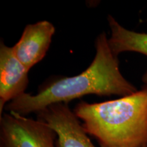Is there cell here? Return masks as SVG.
Listing matches in <instances>:
<instances>
[{"instance_id": "obj_1", "label": "cell", "mask_w": 147, "mask_h": 147, "mask_svg": "<svg viewBox=\"0 0 147 147\" xmlns=\"http://www.w3.org/2000/svg\"><path fill=\"white\" fill-rule=\"evenodd\" d=\"M93 60L82 72L48 82L40 87L35 95L25 93L8 103L4 110L26 117L29 114H38L52 104H68L85 95L123 97L136 92L135 85L121 72L118 55L111 50L104 32L97 36Z\"/></svg>"}, {"instance_id": "obj_2", "label": "cell", "mask_w": 147, "mask_h": 147, "mask_svg": "<svg viewBox=\"0 0 147 147\" xmlns=\"http://www.w3.org/2000/svg\"><path fill=\"white\" fill-rule=\"evenodd\" d=\"M73 111L100 147L147 146V85L117 100L81 101Z\"/></svg>"}, {"instance_id": "obj_3", "label": "cell", "mask_w": 147, "mask_h": 147, "mask_svg": "<svg viewBox=\"0 0 147 147\" xmlns=\"http://www.w3.org/2000/svg\"><path fill=\"white\" fill-rule=\"evenodd\" d=\"M57 134L49 125L16 113L0 116V147H57Z\"/></svg>"}, {"instance_id": "obj_4", "label": "cell", "mask_w": 147, "mask_h": 147, "mask_svg": "<svg viewBox=\"0 0 147 147\" xmlns=\"http://www.w3.org/2000/svg\"><path fill=\"white\" fill-rule=\"evenodd\" d=\"M57 134V147H96L68 104H54L37 114Z\"/></svg>"}, {"instance_id": "obj_5", "label": "cell", "mask_w": 147, "mask_h": 147, "mask_svg": "<svg viewBox=\"0 0 147 147\" xmlns=\"http://www.w3.org/2000/svg\"><path fill=\"white\" fill-rule=\"evenodd\" d=\"M29 69L18 59L3 40L0 42V116L5 106L25 93Z\"/></svg>"}, {"instance_id": "obj_6", "label": "cell", "mask_w": 147, "mask_h": 147, "mask_svg": "<svg viewBox=\"0 0 147 147\" xmlns=\"http://www.w3.org/2000/svg\"><path fill=\"white\" fill-rule=\"evenodd\" d=\"M55 32L53 23L46 20L25 26L21 38L12 47L15 56L29 70L47 55Z\"/></svg>"}, {"instance_id": "obj_7", "label": "cell", "mask_w": 147, "mask_h": 147, "mask_svg": "<svg viewBox=\"0 0 147 147\" xmlns=\"http://www.w3.org/2000/svg\"><path fill=\"white\" fill-rule=\"evenodd\" d=\"M110 29L108 43L113 52L118 55L125 52H135L147 57V33H139L123 27L113 16L108 15Z\"/></svg>"}, {"instance_id": "obj_8", "label": "cell", "mask_w": 147, "mask_h": 147, "mask_svg": "<svg viewBox=\"0 0 147 147\" xmlns=\"http://www.w3.org/2000/svg\"><path fill=\"white\" fill-rule=\"evenodd\" d=\"M142 80V82H144V84H145V85H147V69H146V70L145 71L144 74H143Z\"/></svg>"}, {"instance_id": "obj_9", "label": "cell", "mask_w": 147, "mask_h": 147, "mask_svg": "<svg viewBox=\"0 0 147 147\" xmlns=\"http://www.w3.org/2000/svg\"><path fill=\"white\" fill-rule=\"evenodd\" d=\"M145 147H147V146H145Z\"/></svg>"}]
</instances>
